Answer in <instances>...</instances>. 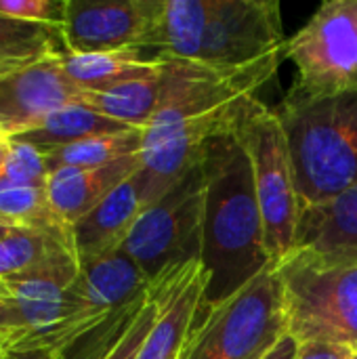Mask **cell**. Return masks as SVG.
<instances>
[{
  "instance_id": "obj_4",
  "label": "cell",
  "mask_w": 357,
  "mask_h": 359,
  "mask_svg": "<svg viewBox=\"0 0 357 359\" xmlns=\"http://www.w3.org/2000/svg\"><path fill=\"white\" fill-rule=\"evenodd\" d=\"M274 114L286 135L301 208L357 185V88L324 97L290 88Z\"/></svg>"
},
{
  "instance_id": "obj_15",
  "label": "cell",
  "mask_w": 357,
  "mask_h": 359,
  "mask_svg": "<svg viewBox=\"0 0 357 359\" xmlns=\"http://www.w3.org/2000/svg\"><path fill=\"white\" fill-rule=\"evenodd\" d=\"M137 172L72 225V238L80 261L122 248L139 215L145 210Z\"/></svg>"
},
{
  "instance_id": "obj_21",
  "label": "cell",
  "mask_w": 357,
  "mask_h": 359,
  "mask_svg": "<svg viewBox=\"0 0 357 359\" xmlns=\"http://www.w3.org/2000/svg\"><path fill=\"white\" fill-rule=\"evenodd\" d=\"M143 149V130L133 128L114 135H99L67 147L53 149L44 154L48 172L57 168H99L114 164L122 158L141 154Z\"/></svg>"
},
{
  "instance_id": "obj_33",
  "label": "cell",
  "mask_w": 357,
  "mask_h": 359,
  "mask_svg": "<svg viewBox=\"0 0 357 359\" xmlns=\"http://www.w3.org/2000/svg\"><path fill=\"white\" fill-rule=\"evenodd\" d=\"M0 297H4V299H11V294H8V288H6V284L0 280Z\"/></svg>"
},
{
  "instance_id": "obj_24",
  "label": "cell",
  "mask_w": 357,
  "mask_h": 359,
  "mask_svg": "<svg viewBox=\"0 0 357 359\" xmlns=\"http://www.w3.org/2000/svg\"><path fill=\"white\" fill-rule=\"evenodd\" d=\"M48 166L36 147L13 141L11 154L0 168V189L4 187H46Z\"/></svg>"
},
{
  "instance_id": "obj_29",
  "label": "cell",
  "mask_w": 357,
  "mask_h": 359,
  "mask_svg": "<svg viewBox=\"0 0 357 359\" xmlns=\"http://www.w3.org/2000/svg\"><path fill=\"white\" fill-rule=\"evenodd\" d=\"M297 349H299L297 339L286 334L263 359H297Z\"/></svg>"
},
{
  "instance_id": "obj_31",
  "label": "cell",
  "mask_w": 357,
  "mask_h": 359,
  "mask_svg": "<svg viewBox=\"0 0 357 359\" xmlns=\"http://www.w3.org/2000/svg\"><path fill=\"white\" fill-rule=\"evenodd\" d=\"M0 359H55V358H34V355H23V353H4Z\"/></svg>"
},
{
  "instance_id": "obj_5",
  "label": "cell",
  "mask_w": 357,
  "mask_h": 359,
  "mask_svg": "<svg viewBox=\"0 0 357 359\" xmlns=\"http://www.w3.org/2000/svg\"><path fill=\"white\" fill-rule=\"evenodd\" d=\"M288 334L357 351V255L297 246L276 263Z\"/></svg>"
},
{
  "instance_id": "obj_18",
  "label": "cell",
  "mask_w": 357,
  "mask_h": 359,
  "mask_svg": "<svg viewBox=\"0 0 357 359\" xmlns=\"http://www.w3.org/2000/svg\"><path fill=\"white\" fill-rule=\"evenodd\" d=\"M162 84V59L158 57V69L147 76L126 80L103 90H86L84 107L128 128L145 130L160 105Z\"/></svg>"
},
{
  "instance_id": "obj_8",
  "label": "cell",
  "mask_w": 357,
  "mask_h": 359,
  "mask_svg": "<svg viewBox=\"0 0 357 359\" xmlns=\"http://www.w3.org/2000/svg\"><path fill=\"white\" fill-rule=\"evenodd\" d=\"M204 242V170L202 160L158 202L149 204L126 236L122 250L149 282L166 269L200 263Z\"/></svg>"
},
{
  "instance_id": "obj_12",
  "label": "cell",
  "mask_w": 357,
  "mask_h": 359,
  "mask_svg": "<svg viewBox=\"0 0 357 359\" xmlns=\"http://www.w3.org/2000/svg\"><path fill=\"white\" fill-rule=\"evenodd\" d=\"M206 278L202 265L166 269L149 286L158 301V318L137 359H183L191 330L204 307Z\"/></svg>"
},
{
  "instance_id": "obj_3",
  "label": "cell",
  "mask_w": 357,
  "mask_h": 359,
  "mask_svg": "<svg viewBox=\"0 0 357 359\" xmlns=\"http://www.w3.org/2000/svg\"><path fill=\"white\" fill-rule=\"evenodd\" d=\"M284 44L276 0H164L149 50L154 57L238 67Z\"/></svg>"
},
{
  "instance_id": "obj_20",
  "label": "cell",
  "mask_w": 357,
  "mask_h": 359,
  "mask_svg": "<svg viewBox=\"0 0 357 359\" xmlns=\"http://www.w3.org/2000/svg\"><path fill=\"white\" fill-rule=\"evenodd\" d=\"M133 130L116 120H109L84 105H67L53 111L40 126L11 139L17 143H25L36 147L40 154H48L59 147H67L72 143L99 137V135H114Z\"/></svg>"
},
{
  "instance_id": "obj_14",
  "label": "cell",
  "mask_w": 357,
  "mask_h": 359,
  "mask_svg": "<svg viewBox=\"0 0 357 359\" xmlns=\"http://www.w3.org/2000/svg\"><path fill=\"white\" fill-rule=\"evenodd\" d=\"M141 164V154H135L99 168H57L46 181L48 202L57 217L72 227L118 185L130 179Z\"/></svg>"
},
{
  "instance_id": "obj_22",
  "label": "cell",
  "mask_w": 357,
  "mask_h": 359,
  "mask_svg": "<svg viewBox=\"0 0 357 359\" xmlns=\"http://www.w3.org/2000/svg\"><path fill=\"white\" fill-rule=\"evenodd\" d=\"M61 248H76L69 231L15 229L0 240V280L27 271Z\"/></svg>"
},
{
  "instance_id": "obj_34",
  "label": "cell",
  "mask_w": 357,
  "mask_h": 359,
  "mask_svg": "<svg viewBox=\"0 0 357 359\" xmlns=\"http://www.w3.org/2000/svg\"><path fill=\"white\" fill-rule=\"evenodd\" d=\"M4 353H6V349H4V343H2V339H0V358H2Z\"/></svg>"
},
{
  "instance_id": "obj_9",
  "label": "cell",
  "mask_w": 357,
  "mask_h": 359,
  "mask_svg": "<svg viewBox=\"0 0 357 359\" xmlns=\"http://www.w3.org/2000/svg\"><path fill=\"white\" fill-rule=\"evenodd\" d=\"M297 67L292 90L309 97L357 88V0L324 2L288 40Z\"/></svg>"
},
{
  "instance_id": "obj_10",
  "label": "cell",
  "mask_w": 357,
  "mask_h": 359,
  "mask_svg": "<svg viewBox=\"0 0 357 359\" xmlns=\"http://www.w3.org/2000/svg\"><path fill=\"white\" fill-rule=\"evenodd\" d=\"M164 0H67L63 36L69 53L151 48Z\"/></svg>"
},
{
  "instance_id": "obj_32",
  "label": "cell",
  "mask_w": 357,
  "mask_h": 359,
  "mask_svg": "<svg viewBox=\"0 0 357 359\" xmlns=\"http://www.w3.org/2000/svg\"><path fill=\"white\" fill-rule=\"evenodd\" d=\"M15 229H17V227H13V225H6V223H2V221H0V240H4L6 236H11Z\"/></svg>"
},
{
  "instance_id": "obj_26",
  "label": "cell",
  "mask_w": 357,
  "mask_h": 359,
  "mask_svg": "<svg viewBox=\"0 0 357 359\" xmlns=\"http://www.w3.org/2000/svg\"><path fill=\"white\" fill-rule=\"evenodd\" d=\"M67 0H0V13L25 21L61 25L65 21Z\"/></svg>"
},
{
  "instance_id": "obj_13",
  "label": "cell",
  "mask_w": 357,
  "mask_h": 359,
  "mask_svg": "<svg viewBox=\"0 0 357 359\" xmlns=\"http://www.w3.org/2000/svg\"><path fill=\"white\" fill-rule=\"evenodd\" d=\"M151 282L122 250H112L80 261V271L69 292L82 318L105 324L133 307L149 292Z\"/></svg>"
},
{
  "instance_id": "obj_11",
  "label": "cell",
  "mask_w": 357,
  "mask_h": 359,
  "mask_svg": "<svg viewBox=\"0 0 357 359\" xmlns=\"http://www.w3.org/2000/svg\"><path fill=\"white\" fill-rule=\"evenodd\" d=\"M86 90L63 69L61 59H46L0 78V137L15 139L40 126L53 111L84 105Z\"/></svg>"
},
{
  "instance_id": "obj_27",
  "label": "cell",
  "mask_w": 357,
  "mask_h": 359,
  "mask_svg": "<svg viewBox=\"0 0 357 359\" xmlns=\"http://www.w3.org/2000/svg\"><path fill=\"white\" fill-rule=\"evenodd\" d=\"M25 332V324L17 307L13 305L11 299L0 297V339L4 343V349L8 351L11 345Z\"/></svg>"
},
{
  "instance_id": "obj_35",
  "label": "cell",
  "mask_w": 357,
  "mask_h": 359,
  "mask_svg": "<svg viewBox=\"0 0 357 359\" xmlns=\"http://www.w3.org/2000/svg\"><path fill=\"white\" fill-rule=\"evenodd\" d=\"M351 359H357V351H353V355H351Z\"/></svg>"
},
{
  "instance_id": "obj_23",
  "label": "cell",
  "mask_w": 357,
  "mask_h": 359,
  "mask_svg": "<svg viewBox=\"0 0 357 359\" xmlns=\"http://www.w3.org/2000/svg\"><path fill=\"white\" fill-rule=\"evenodd\" d=\"M0 221L17 229L69 231L48 202L46 187H4L0 189Z\"/></svg>"
},
{
  "instance_id": "obj_30",
  "label": "cell",
  "mask_w": 357,
  "mask_h": 359,
  "mask_svg": "<svg viewBox=\"0 0 357 359\" xmlns=\"http://www.w3.org/2000/svg\"><path fill=\"white\" fill-rule=\"evenodd\" d=\"M11 147H13V141L6 139V137H0V168L4 166L8 154H11Z\"/></svg>"
},
{
  "instance_id": "obj_17",
  "label": "cell",
  "mask_w": 357,
  "mask_h": 359,
  "mask_svg": "<svg viewBox=\"0 0 357 359\" xmlns=\"http://www.w3.org/2000/svg\"><path fill=\"white\" fill-rule=\"evenodd\" d=\"M67 53L61 25L0 13V78L46 59H63Z\"/></svg>"
},
{
  "instance_id": "obj_19",
  "label": "cell",
  "mask_w": 357,
  "mask_h": 359,
  "mask_svg": "<svg viewBox=\"0 0 357 359\" xmlns=\"http://www.w3.org/2000/svg\"><path fill=\"white\" fill-rule=\"evenodd\" d=\"M61 61L67 76L84 90H103L158 69V57H147L145 48H122L88 55L67 53Z\"/></svg>"
},
{
  "instance_id": "obj_7",
  "label": "cell",
  "mask_w": 357,
  "mask_h": 359,
  "mask_svg": "<svg viewBox=\"0 0 357 359\" xmlns=\"http://www.w3.org/2000/svg\"><path fill=\"white\" fill-rule=\"evenodd\" d=\"M231 130L250 158L263 215L265 246L271 261L278 263L292 250L301 217L286 135L274 109L259 97H250L240 105L231 120Z\"/></svg>"
},
{
  "instance_id": "obj_1",
  "label": "cell",
  "mask_w": 357,
  "mask_h": 359,
  "mask_svg": "<svg viewBox=\"0 0 357 359\" xmlns=\"http://www.w3.org/2000/svg\"><path fill=\"white\" fill-rule=\"evenodd\" d=\"M160 59L162 97L143 130V164L137 172L145 208L183 179L202 160L206 141L225 130L240 105L271 82L288 59V40L269 55L238 67Z\"/></svg>"
},
{
  "instance_id": "obj_28",
  "label": "cell",
  "mask_w": 357,
  "mask_h": 359,
  "mask_svg": "<svg viewBox=\"0 0 357 359\" xmlns=\"http://www.w3.org/2000/svg\"><path fill=\"white\" fill-rule=\"evenodd\" d=\"M353 349L330 343H299L297 359H351Z\"/></svg>"
},
{
  "instance_id": "obj_2",
  "label": "cell",
  "mask_w": 357,
  "mask_h": 359,
  "mask_svg": "<svg viewBox=\"0 0 357 359\" xmlns=\"http://www.w3.org/2000/svg\"><path fill=\"white\" fill-rule=\"evenodd\" d=\"M204 170V307H215L252 282L274 261L265 246L252 164L231 124L210 137Z\"/></svg>"
},
{
  "instance_id": "obj_16",
  "label": "cell",
  "mask_w": 357,
  "mask_h": 359,
  "mask_svg": "<svg viewBox=\"0 0 357 359\" xmlns=\"http://www.w3.org/2000/svg\"><path fill=\"white\" fill-rule=\"evenodd\" d=\"M297 246L357 255V185L326 204L301 208Z\"/></svg>"
},
{
  "instance_id": "obj_25",
  "label": "cell",
  "mask_w": 357,
  "mask_h": 359,
  "mask_svg": "<svg viewBox=\"0 0 357 359\" xmlns=\"http://www.w3.org/2000/svg\"><path fill=\"white\" fill-rule=\"evenodd\" d=\"M158 318V301L154 299L151 290H149V297L143 305V309L139 311V316L135 318V322L128 326V330L122 334V339L103 355L101 359H137L139 358V351L154 326Z\"/></svg>"
},
{
  "instance_id": "obj_6",
  "label": "cell",
  "mask_w": 357,
  "mask_h": 359,
  "mask_svg": "<svg viewBox=\"0 0 357 359\" xmlns=\"http://www.w3.org/2000/svg\"><path fill=\"white\" fill-rule=\"evenodd\" d=\"M288 334L276 263L234 297L202 307L183 359H263Z\"/></svg>"
}]
</instances>
